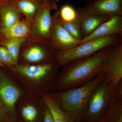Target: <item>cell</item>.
I'll use <instances>...</instances> for the list:
<instances>
[{"instance_id": "cell-1", "label": "cell", "mask_w": 122, "mask_h": 122, "mask_svg": "<svg viewBox=\"0 0 122 122\" xmlns=\"http://www.w3.org/2000/svg\"><path fill=\"white\" fill-rule=\"evenodd\" d=\"M106 58L105 48L86 57L72 60L63 65L56 83L59 91L79 87L93 80L102 72Z\"/></svg>"}, {"instance_id": "cell-2", "label": "cell", "mask_w": 122, "mask_h": 122, "mask_svg": "<svg viewBox=\"0 0 122 122\" xmlns=\"http://www.w3.org/2000/svg\"><path fill=\"white\" fill-rule=\"evenodd\" d=\"M105 78L101 72L93 80L83 86L49 94L71 116L74 122H83L85 109L90 97Z\"/></svg>"}, {"instance_id": "cell-3", "label": "cell", "mask_w": 122, "mask_h": 122, "mask_svg": "<svg viewBox=\"0 0 122 122\" xmlns=\"http://www.w3.org/2000/svg\"><path fill=\"white\" fill-rule=\"evenodd\" d=\"M122 35H115L83 42L74 48L65 51H58L55 61L59 66L70 61L91 56L108 46L122 42Z\"/></svg>"}, {"instance_id": "cell-4", "label": "cell", "mask_w": 122, "mask_h": 122, "mask_svg": "<svg viewBox=\"0 0 122 122\" xmlns=\"http://www.w3.org/2000/svg\"><path fill=\"white\" fill-rule=\"evenodd\" d=\"M112 93L111 84L105 78L90 97L85 109L83 122H100L111 101Z\"/></svg>"}, {"instance_id": "cell-5", "label": "cell", "mask_w": 122, "mask_h": 122, "mask_svg": "<svg viewBox=\"0 0 122 122\" xmlns=\"http://www.w3.org/2000/svg\"><path fill=\"white\" fill-rule=\"evenodd\" d=\"M105 50L106 58L102 72L110 81L113 92L122 80V42L105 48Z\"/></svg>"}, {"instance_id": "cell-6", "label": "cell", "mask_w": 122, "mask_h": 122, "mask_svg": "<svg viewBox=\"0 0 122 122\" xmlns=\"http://www.w3.org/2000/svg\"><path fill=\"white\" fill-rule=\"evenodd\" d=\"M57 11L56 3L43 1L33 21L31 33L33 37L43 41H50L52 23L51 11Z\"/></svg>"}, {"instance_id": "cell-7", "label": "cell", "mask_w": 122, "mask_h": 122, "mask_svg": "<svg viewBox=\"0 0 122 122\" xmlns=\"http://www.w3.org/2000/svg\"><path fill=\"white\" fill-rule=\"evenodd\" d=\"M58 17V11L52 16L50 41L55 49L65 51L82 44V40L75 38L61 25Z\"/></svg>"}, {"instance_id": "cell-8", "label": "cell", "mask_w": 122, "mask_h": 122, "mask_svg": "<svg viewBox=\"0 0 122 122\" xmlns=\"http://www.w3.org/2000/svg\"><path fill=\"white\" fill-rule=\"evenodd\" d=\"M59 66L55 60L38 65H22L17 66V71L27 78L34 81L51 80Z\"/></svg>"}, {"instance_id": "cell-9", "label": "cell", "mask_w": 122, "mask_h": 122, "mask_svg": "<svg viewBox=\"0 0 122 122\" xmlns=\"http://www.w3.org/2000/svg\"><path fill=\"white\" fill-rule=\"evenodd\" d=\"M19 88L8 79L2 77L0 80V98L6 112L12 116L16 115L15 105L21 95Z\"/></svg>"}, {"instance_id": "cell-10", "label": "cell", "mask_w": 122, "mask_h": 122, "mask_svg": "<svg viewBox=\"0 0 122 122\" xmlns=\"http://www.w3.org/2000/svg\"><path fill=\"white\" fill-rule=\"evenodd\" d=\"M83 8L98 16H122V0H98L86 3Z\"/></svg>"}, {"instance_id": "cell-11", "label": "cell", "mask_w": 122, "mask_h": 122, "mask_svg": "<svg viewBox=\"0 0 122 122\" xmlns=\"http://www.w3.org/2000/svg\"><path fill=\"white\" fill-rule=\"evenodd\" d=\"M115 35H122V16H112L100 24L93 32L82 40L83 43Z\"/></svg>"}, {"instance_id": "cell-12", "label": "cell", "mask_w": 122, "mask_h": 122, "mask_svg": "<svg viewBox=\"0 0 122 122\" xmlns=\"http://www.w3.org/2000/svg\"><path fill=\"white\" fill-rule=\"evenodd\" d=\"M77 11L82 39L93 32L100 24L112 16L93 15L87 12L83 8H79Z\"/></svg>"}, {"instance_id": "cell-13", "label": "cell", "mask_w": 122, "mask_h": 122, "mask_svg": "<svg viewBox=\"0 0 122 122\" xmlns=\"http://www.w3.org/2000/svg\"><path fill=\"white\" fill-rule=\"evenodd\" d=\"M55 50L52 44L47 47L33 46L25 51L23 56L24 59L29 62L36 63L46 59H51L53 55L56 54Z\"/></svg>"}, {"instance_id": "cell-14", "label": "cell", "mask_w": 122, "mask_h": 122, "mask_svg": "<svg viewBox=\"0 0 122 122\" xmlns=\"http://www.w3.org/2000/svg\"><path fill=\"white\" fill-rule=\"evenodd\" d=\"M20 13L23 14L26 20L33 22L39 7L43 4L42 0H17L11 2Z\"/></svg>"}, {"instance_id": "cell-15", "label": "cell", "mask_w": 122, "mask_h": 122, "mask_svg": "<svg viewBox=\"0 0 122 122\" xmlns=\"http://www.w3.org/2000/svg\"><path fill=\"white\" fill-rule=\"evenodd\" d=\"M44 103L52 116L54 122H74L72 118L61 108L56 100L47 93L43 96Z\"/></svg>"}, {"instance_id": "cell-16", "label": "cell", "mask_w": 122, "mask_h": 122, "mask_svg": "<svg viewBox=\"0 0 122 122\" xmlns=\"http://www.w3.org/2000/svg\"><path fill=\"white\" fill-rule=\"evenodd\" d=\"M31 23L26 20H20L9 28H2L1 32L5 38H26L31 33Z\"/></svg>"}, {"instance_id": "cell-17", "label": "cell", "mask_w": 122, "mask_h": 122, "mask_svg": "<svg viewBox=\"0 0 122 122\" xmlns=\"http://www.w3.org/2000/svg\"><path fill=\"white\" fill-rule=\"evenodd\" d=\"M20 13L11 2L0 7L2 28H9L20 20Z\"/></svg>"}, {"instance_id": "cell-18", "label": "cell", "mask_w": 122, "mask_h": 122, "mask_svg": "<svg viewBox=\"0 0 122 122\" xmlns=\"http://www.w3.org/2000/svg\"><path fill=\"white\" fill-rule=\"evenodd\" d=\"M100 122H122V100L112 96L109 106Z\"/></svg>"}, {"instance_id": "cell-19", "label": "cell", "mask_w": 122, "mask_h": 122, "mask_svg": "<svg viewBox=\"0 0 122 122\" xmlns=\"http://www.w3.org/2000/svg\"><path fill=\"white\" fill-rule=\"evenodd\" d=\"M0 45L7 49L16 64H17L20 48L26 41L25 38H5Z\"/></svg>"}, {"instance_id": "cell-20", "label": "cell", "mask_w": 122, "mask_h": 122, "mask_svg": "<svg viewBox=\"0 0 122 122\" xmlns=\"http://www.w3.org/2000/svg\"><path fill=\"white\" fill-rule=\"evenodd\" d=\"M58 12L59 19L63 21L72 22L77 20V10L71 5H63Z\"/></svg>"}, {"instance_id": "cell-21", "label": "cell", "mask_w": 122, "mask_h": 122, "mask_svg": "<svg viewBox=\"0 0 122 122\" xmlns=\"http://www.w3.org/2000/svg\"><path fill=\"white\" fill-rule=\"evenodd\" d=\"M59 23L63 28L69 33L73 37L79 40H82V36L81 33L80 26L78 20L72 22L63 21L58 18Z\"/></svg>"}, {"instance_id": "cell-22", "label": "cell", "mask_w": 122, "mask_h": 122, "mask_svg": "<svg viewBox=\"0 0 122 122\" xmlns=\"http://www.w3.org/2000/svg\"><path fill=\"white\" fill-rule=\"evenodd\" d=\"M21 114L22 117L26 122H32L37 117V111L34 106L26 105L22 108Z\"/></svg>"}, {"instance_id": "cell-23", "label": "cell", "mask_w": 122, "mask_h": 122, "mask_svg": "<svg viewBox=\"0 0 122 122\" xmlns=\"http://www.w3.org/2000/svg\"><path fill=\"white\" fill-rule=\"evenodd\" d=\"M0 62L8 66L16 65L7 49L3 46H0Z\"/></svg>"}, {"instance_id": "cell-24", "label": "cell", "mask_w": 122, "mask_h": 122, "mask_svg": "<svg viewBox=\"0 0 122 122\" xmlns=\"http://www.w3.org/2000/svg\"><path fill=\"white\" fill-rule=\"evenodd\" d=\"M112 96L116 98L122 100V80L119 82L115 87Z\"/></svg>"}, {"instance_id": "cell-25", "label": "cell", "mask_w": 122, "mask_h": 122, "mask_svg": "<svg viewBox=\"0 0 122 122\" xmlns=\"http://www.w3.org/2000/svg\"><path fill=\"white\" fill-rule=\"evenodd\" d=\"M3 104L0 102V122H9L10 119Z\"/></svg>"}, {"instance_id": "cell-26", "label": "cell", "mask_w": 122, "mask_h": 122, "mask_svg": "<svg viewBox=\"0 0 122 122\" xmlns=\"http://www.w3.org/2000/svg\"><path fill=\"white\" fill-rule=\"evenodd\" d=\"M43 122H54L52 116L46 106L44 111Z\"/></svg>"}, {"instance_id": "cell-27", "label": "cell", "mask_w": 122, "mask_h": 122, "mask_svg": "<svg viewBox=\"0 0 122 122\" xmlns=\"http://www.w3.org/2000/svg\"><path fill=\"white\" fill-rule=\"evenodd\" d=\"M17 0H0V7Z\"/></svg>"}, {"instance_id": "cell-28", "label": "cell", "mask_w": 122, "mask_h": 122, "mask_svg": "<svg viewBox=\"0 0 122 122\" xmlns=\"http://www.w3.org/2000/svg\"><path fill=\"white\" fill-rule=\"evenodd\" d=\"M44 1L51 2V3H57L59 2V0H42Z\"/></svg>"}, {"instance_id": "cell-29", "label": "cell", "mask_w": 122, "mask_h": 122, "mask_svg": "<svg viewBox=\"0 0 122 122\" xmlns=\"http://www.w3.org/2000/svg\"><path fill=\"white\" fill-rule=\"evenodd\" d=\"M85 0L87 2V3H89L94 2V1H96L98 0Z\"/></svg>"}, {"instance_id": "cell-30", "label": "cell", "mask_w": 122, "mask_h": 122, "mask_svg": "<svg viewBox=\"0 0 122 122\" xmlns=\"http://www.w3.org/2000/svg\"><path fill=\"white\" fill-rule=\"evenodd\" d=\"M0 66H1V67H4V65L3 64H2L1 62H0Z\"/></svg>"}]
</instances>
